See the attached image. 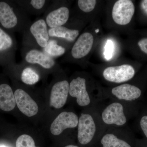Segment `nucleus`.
<instances>
[{"instance_id": "a211bd4d", "label": "nucleus", "mask_w": 147, "mask_h": 147, "mask_svg": "<svg viewBox=\"0 0 147 147\" xmlns=\"http://www.w3.org/2000/svg\"><path fill=\"white\" fill-rule=\"evenodd\" d=\"M16 100L11 87L7 84L0 85V109L6 112L11 111L16 106Z\"/></svg>"}, {"instance_id": "aec40b11", "label": "nucleus", "mask_w": 147, "mask_h": 147, "mask_svg": "<svg viewBox=\"0 0 147 147\" xmlns=\"http://www.w3.org/2000/svg\"><path fill=\"white\" fill-rule=\"evenodd\" d=\"M15 46L12 37L0 28V53H12Z\"/></svg>"}, {"instance_id": "393cba45", "label": "nucleus", "mask_w": 147, "mask_h": 147, "mask_svg": "<svg viewBox=\"0 0 147 147\" xmlns=\"http://www.w3.org/2000/svg\"><path fill=\"white\" fill-rule=\"evenodd\" d=\"M140 125L147 138V116H144L140 121Z\"/></svg>"}, {"instance_id": "f8f14e48", "label": "nucleus", "mask_w": 147, "mask_h": 147, "mask_svg": "<svg viewBox=\"0 0 147 147\" xmlns=\"http://www.w3.org/2000/svg\"><path fill=\"white\" fill-rule=\"evenodd\" d=\"M102 118L106 124L118 126L124 125L127 121L123 106L117 102L111 103L104 109L102 113Z\"/></svg>"}, {"instance_id": "5701e85b", "label": "nucleus", "mask_w": 147, "mask_h": 147, "mask_svg": "<svg viewBox=\"0 0 147 147\" xmlns=\"http://www.w3.org/2000/svg\"><path fill=\"white\" fill-rule=\"evenodd\" d=\"M96 1L95 0H79L77 5L83 12L88 13L94 9Z\"/></svg>"}, {"instance_id": "2eb2a0df", "label": "nucleus", "mask_w": 147, "mask_h": 147, "mask_svg": "<svg viewBox=\"0 0 147 147\" xmlns=\"http://www.w3.org/2000/svg\"><path fill=\"white\" fill-rule=\"evenodd\" d=\"M52 1L48 0H21L16 3L28 14L40 15L44 13Z\"/></svg>"}, {"instance_id": "7ed1b4c3", "label": "nucleus", "mask_w": 147, "mask_h": 147, "mask_svg": "<svg viewBox=\"0 0 147 147\" xmlns=\"http://www.w3.org/2000/svg\"><path fill=\"white\" fill-rule=\"evenodd\" d=\"M22 61L36 67L42 72H55L58 70L59 64L42 50L23 47L21 50Z\"/></svg>"}, {"instance_id": "4468645a", "label": "nucleus", "mask_w": 147, "mask_h": 147, "mask_svg": "<svg viewBox=\"0 0 147 147\" xmlns=\"http://www.w3.org/2000/svg\"><path fill=\"white\" fill-rule=\"evenodd\" d=\"M48 33L50 38L57 40L63 44V42L70 43L74 42L79 36V31L78 29L68 28L64 25L57 28H49Z\"/></svg>"}, {"instance_id": "cd10ccee", "label": "nucleus", "mask_w": 147, "mask_h": 147, "mask_svg": "<svg viewBox=\"0 0 147 147\" xmlns=\"http://www.w3.org/2000/svg\"><path fill=\"white\" fill-rule=\"evenodd\" d=\"M65 147H79L76 146H74V145H68V146H66Z\"/></svg>"}, {"instance_id": "c85d7f7f", "label": "nucleus", "mask_w": 147, "mask_h": 147, "mask_svg": "<svg viewBox=\"0 0 147 147\" xmlns=\"http://www.w3.org/2000/svg\"><path fill=\"white\" fill-rule=\"evenodd\" d=\"M0 147H9L4 145H0Z\"/></svg>"}, {"instance_id": "423d86ee", "label": "nucleus", "mask_w": 147, "mask_h": 147, "mask_svg": "<svg viewBox=\"0 0 147 147\" xmlns=\"http://www.w3.org/2000/svg\"><path fill=\"white\" fill-rule=\"evenodd\" d=\"M135 74V70L131 65L124 64L118 66L109 67L105 69L103 76L108 82L121 83L132 79Z\"/></svg>"}, {"instance_id": "4be33fe9", "label": "nucleus", "mask_w": 147, "mask_h": 147, "mask_svg": "<svg viewBox=\"0 0 147 147\" xmlns=\"http://www.w3.org/2000/svg\"><path fill=\"white\" fill-rule=\"evenodd\" d=\"M16 147H36L34 140L28 134H23L18 137L16 141Z\"/></svg>"}, {"instance_id": "dca6fc26", "label": "nucleus", "mask_w": 147, "mask_h": 147, "mask_svg": "<svg viewBox=\"0 0 147 147\" xmlns=\"http://www.w3.org/2000/svg\"><path fill=\"white\" fill-rule=\"evenodd\" d=\"M20 71V79L24 84L33 85L36 84L40 79V70L34 66L22 62L16 66Z\"/></svg>"}, {"instance_id": "b1692460", "label": "nucleus", "mask_w": 147, "mask_h": 147, "mask_svg": "<svg viewBox=\"0 0 147 147\" xmlns=\"http://www.w3.org/2000/svg\"><path fill=\"white\" fill-rule=\"evenodd\" d=\"M114 50V44L113 41L108 40L105 45L104 56L106 59L109 60L112 58Z\"/></svg>"}, {"instance_id": "6ab92c4d", "label": "nucleus", "mask_w": 147, "mask_h": 147, "mask_svg": "<svg viewBox=\"0 0 147 147\" xmlns=\"http://www.w3.org/2000/svg\"><path fill=\"white\" fill-rule=\"evenodd\" d=\"M42 50L50 57L55 59L63 55L66 53V49L57 40L50 38L47 46Z\"/></svg>"}, {"instance_id": "9d476101", "label": "nucleus", "mask_w": 147, "mask_h": 147, "mask_svg": "<svg viewBox=\"0 0 147 147\" xmlns=\"http://www.w3.org/2000/svg\"><path fill=\"white\" fill-rule=\"evenodd\" d=\"M94 40L93 36L89 32H86L81 34L71 48L70 53L71 58L79 60L86 57L91 50Z\"/></svg>"}, {"instance_id": "9b49d317", "label": "nucleus", "mask_w": 147, "mask_h": 147, "mask_svg": "<svg viewBox=\"0 0 147 147\" xmlns=\"http://www.w3.org/2000/svg\"><path fill=\"white\" fill-rule=\"evenodd\" d=\"M77 116L72 112H63L60 113L53 121L50 127V131L54 135H59L67 128L78 126Z\"/></svg>"}, {"instance_id": "bb28decb", "label": "nucleus", "mask_w": 147, "mask_h": 147, "mask_svg": "<svg viewBox=\"0 0 147 147\" xmlns=\"http://www.w3.org/2000/svg\"><path fill=\"white\" fill-rule=\"evenodd\" d=\"M141 6L142 10L147 15V0L142 1Z\"/></svg>"}, {"instance_id": "412c9836", "label": "nucleus", "mask_w": 147, "mask_h": 147, "mask_svg": "<svg viewBox=\"0 0 147 147\" xmlns=\"http://www.w3.org/2000/svg\"><path fill=\"white\" fill-rule=\"evenodd\" d=\"M101 144L103 147H131L125 141L119 139L112 134L104 135L101 139Z\"/></svg>"}, {"instance_id": "f257e3e1", "label": "nucleus", "mask_w": 147, "mask_h": 147, "mask_svg": "<svg viewBox=\"0 0 147 147\" xmlns=\"http://www.w3.org/2000/svg\"><path fill=\"white\" fill-rule=\"evenodd\" d=\"M31 22L28 14L17 3L12 6L6 2L0 1V24L5 28L23 33Z\"/></svg>"}, {"instance_id": "39448f33", "label": "nucleus", "mask_w": 147, "mask_h": 147, "mask_svg": "<svg viewBox=\"0 0 147 147\" xmlns=\"http://www.w3.org/2000/svg\"><path fill=\"white\" fill-rule=\"evenodd\" d=\"M135 7L129 0H119L113 6L112 17L116 24L125 26L129 24L133 17Z\"/></svg>"}, {"instance_id": "6e6552de", "label": "nucleus", "mask_w": 147, "mask_h": 147, "mask_svg": "<svg viewBox=\"0 0 147 147\" xmlns=\"http://www.w3.org/2000/svg\"><path fill=\"white\" fill-rule=\"evenodd\" d=\"M69 85L66 80H59L53 84L50 93L51 106L60 109L65 105L69 92Z\"/></svg>"}, {"instance_id": "1a4fd4ad", "label": "nucleus", "mask_w": 147, "mask_h": 147, "mask_svg": "<svg viewBox=\"0 0 147 147\" xmlns=\"http://www.w3.org/2000/svg\"><path fill=\"white\" fill-rule=\"evenodd\" d=\"M14 95L16 105L21 113L28 117L37 114L38 105L25 90L18 88L15 90Z\"/></svg>"}, {"instance_id": "f03ea898", "label": "nucleus", "mask_w": 147, "mask_h": 147, "mask_svg": "<svg viewBox=\"0 0 147 147\" xmlns=\"http://www.w3.org/2000/svg\"><path fill=\"white\" fill-rule=\"evenodd\" d=\"M48 29L42 18L32 22L23 33V47L42 50L47 46L50 39Z\"/></svg>"}, {"instance_id": "ddd939ff", "label": "nucleus", "mask_w": 147, "mask_h": 147, "mask_svg": "<svg viewBox=\"0 0 147 147\" xmlns=\"http://www.w3.org/2000/svg\"><path fill=\"white\" fill-rule=\"evenodd\" d=\"M69 94L71 97L76 98L79 106H87L90 103V99L86 90V80L78 76L71 80L69 83Z\"/></svg>"}, {"instance_id": "a878e982", "label": "nucleus", "mask_w": 147, "mask_h": 147, "mask_svg": "<svg viewBox=\"0 0 147 147\" xmlns=\"http://www.w3.org/2000/svg\"><path fill=\"white\" fill-rule=\"evenodd\" d=\"M138 45L143 52L147 54V38H143L138 42Z\"/></svg>"}, {"instance_id": "f3484780", "label": "nucleus", "mask_w": 147, "mask_h": 147, "mask_svg": "<svg viewBox=\"0 0 147 147\" xmlns=\"http://www.w3.org/2000/svg\"><path fill=\"white\" fill-rule=\"evenodd\" d=\"M112 93L120 100L131 101L140 97L142 92L138 87L129 84H123L113 88Z\"/></svg>"}, {"instance_id": "0eeeda50", "label": "nucleus", "mask_w": 147, "mask_h": 147, "mask_svg": "<svg viewBox=\"0 0 147 147\" xmlns=\"http://www.w3.org/2000/svg\"><path fill=\"white\" fill-rule=\"evenodd\" d=\"M78 139L80 144L86 145L89 143L94 137L96 127L91 115L82 114L78 124Z\"/></svg>"}, {"instance_id": "20e7f679", "label": "nucleus", "mask_w": 147, "mask_h": 147, "mask_svg": "<svg viewBox=\"0 0 147 147\" xmlns=\"http://www.w3.org/2000/svg\"><path fill=\"white\" fill-rule=\"evenodd\" d=\"M69 13V9L63 1L55 0L51 1L42 18L45 20L48 28H54L67 24Z\"/></svg>"}]
</instances>
